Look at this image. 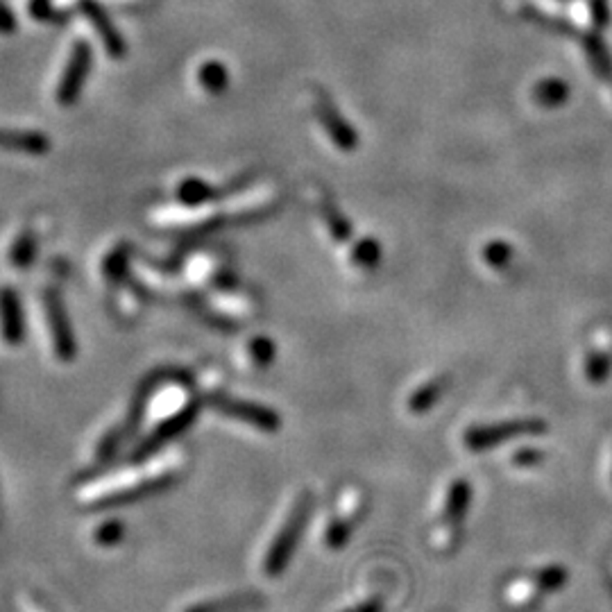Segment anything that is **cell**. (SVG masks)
<instances>
[{"label": "cell", "instance_id": "6da1fadb", "mask_svg": "<svg viewBox=\"0 0 612 612\" xmlns=\"http://www.w3.org/2000/svg\"><path fill=\"white\" fill-rule=\"evenodd\" d=\"M311 513H314V497L309 492H304L298 500V504L293 506V510H291L289 520L283 522L282 531L275 535L273 545H270L266 558H263V571L270 578L282 577L283 569L289 567L291 558L295 556V551L302 542Z\"/></svg>", "mask_w": 612, "mask_h": 612}, {"label": "cell", "instance_id": "7a4b0ae2", "mask_svg": "<svg viewBox=\"0 0 612 612\" xmlns=\"http://www.w3.org/2000/svg\"><path fill=\"white\" fill-rule=\"evenodd\" d=\"M206 407L216 408L222 415L238 420V422L247 424V427L259 429V431L273 433L279 431V427H282V420H279V415L273 408L257 404V401H247L232 395H225V392H212V395H206Z\"/></svg>", "mask_w": 612, "mask_h": 612}, {"label": "cell", "instance_id": "3957f363", "mask_svg": "<svg viewBox=\"0 0 612 612\" xmlns=\"http://www.w3.org/2000/svg\"><path fill=\"white\" fill-rule=\"evenodd\" d=\"M93 66V48L91 43L80 39V42L73 43L71 55H68V62L62 71V78L55 89V100L62 107H73L78 103L80 96L84 91V84L89 80V73Z\"/></svg>", "mask_w": 612, "mask_h": 612}, {"label": "cell", "instance_id": "277c9868", "mask_svg": "<svg viewBox=\"0 0 612 612\" xmlns=\"http://www.w3.org/2000/svg\"><path fill=\"white\" fill-rule=\"evenodd\" d=\"M43 311H46L48 331H50L52 350L59 360H73L78 356V340L73 334V324L68 318L66 304H64L62 295L55 289H46L42 295Z\"/></svg>", "mask_w": 612, "mask_h": 612}, {"label": "cell", "instance_id": "5b68a950", "mask_svg": "<svg viewBox=\"0 0 612 612\" xmlns=\"http://www.w3.org/2000/svg\"><path fill=\"white\" fill-rule=\"evenodd\" d=\"M198 413H200V404H189V407L182 408L180 413L170 415L168 420L155 427V431L150 433L145 440H141V445L132 452V463H143L150 456H155L159 449H164L166 445H170L175 438H180L182 433H186V429H190V424L196 422Z\"/></svg>", "mask_w": 612, "mask_h": 612}, {"label": "cell", "instance_id": "8992f818", "mask_svg": "<svg viewBox=\"0 0 612 612\" xmlns=\"http://www.w3.org/2000/svg\"><path fill=\"white\" fill-rule=\"evenodd\" d=\"M78 10L82 12V16L91 23V27L98 32L103 48L107 50L109 57L113 59H123L125 52H128V43H125L123 32L116 27V23L112 21L109 12L105 10L100 0H78Z\"/></svg>", "mask_w": 612, "mask_h": 612}, {"label": "cell", "instance_id": "52a82bcc", "mask_svg": "<svg viewBox=\"0 0 612 612\" xmlns=\"http://www.w3.org/2000/svg\"><path fill=\"white\" fill-rule=\"evenodd\" d=\"M0 336L7 345H21L26 340V314L21 298L12 286L0 289Z\"/></svg>", "mask_w": 612, "mask_h": 612}, {"label": "cell", "instance_id": "ba28073f", "mask_svg": "<svg viewBox=\"0 0 612 612\" xmlns=\"http://www.w3.org/2000/svg\"><path fill=\"white\" fill-rule=\"evenodd\" d=\"M0 150L16 152V155L43 157L50 152V139L36 129L0 128Z\"/></svg>", "mask_w": 612, "mask_h": 612}, {"label": "cell", "instance_id": "9c48e42d", "mask_svg": "<svg viewBox=\"0 0 612 612\" xmlns=\"http://www.w3.org/2000/svg\"><path fill=\"white\" fill-rule=\"evenodd\" d=\"M542 431L540 424L531 422H517V424H504V427H488V429H474L468 433V447L469 449H488L494 445L506 443L510 436H520V433Z\"/></svg>", "mask_w": 612, "mask_h": 612}, {"label": "cell", "instance_id": "30bf717a", "mask_svg": "<svg viewBox=\"0 0 612 612\" xmlns=\"http://www.w3.org/2000/svg\"><path fill=\"white\" fill-rule=\"evenodd\" d=\"M175 481L173 474H159V476H152V479L143 481V484L128 485L123 490H116V492H107L103 500L98 501V506H112V504H129V501H139L143 497L152 492H161V490L170 488Z\"/></svg>", "mask_w": 612, "mask_h": 612}, {"label": "cell", "instance_id": "8fae6325", "mask_svg": "<svg viewBox=\"0 0 612 612\" xmlns=\"http://www.w3.org/2000/svg\"><path fill=\"white\" fill-rule=\"evenodd\" d=\"M263 599L259 594H232V597L216 599L209 603H198L186 612H252L261 608Z\"/></svg>", "mask_w": 612, "mask_h": 612}, {"label": "cell", "instance_id": "7c38bea8", "mask_svg": "<svg viewBox=\"0 0 612 612\" xmlns=\"http://www.w3.org/2000/svg\"><path fill=\"white\" fill-rule=\"evenodd\" d=\"M318 113L324 129L329 132V136L340 145V148H352V145H354V132H352V128L345 120L340 119L334 105L327 103V100H320Z\"/></svg>", "mask_w": 612, "mask_h": 612}, {"label": "cell", "instance_id": "4fadbf2b", "mask_svg": "<svg viewBox=\"0 0 612 612\" xmlns=\"http://www.w3.org/2000/svg\"><path fill=\"white\" fill-rule=\"evenodd\" d=\"M216 198V190L212 184H206L200 177H186L177 186V200L184 206H202Z\"/></svg>", "mask_w": 612, "mask_h": 612}, {"label": "cell", "instance_id": "5bb4252c", "mask_svg": "<svg viewBox=\"0 0 612 612\" xmlns=\"http://www.w3.org/2000/svg\"><path fill=\"white\" fill-rule=\"evenodd\" d=\"M198 84L205 89L206 93L212 96H221V93L227 91L229 87V71L222 62H205L200 68H198Z\"/></svg>", "mask_w": 612, "mask_h": 612}, {"label": "cell", "instance_id": "9a60e30c", "mask_svg": "<svg viewBox=\"0 0 612 612\" xmlns=\"http://www.w3.org/2000/svg\"><path fill=\"white\" fill-rule=\"evenodd\" d=\"M469 500H472V490L465 481H456L449 488L447 501H445V520L452 524H461L469 508Z\"/></svg>", "mask_w": 612, "mask_h": 612}, {"label": "cell", "instance_id": "2e32d148", "mask_svg": "<svg viewBox=\"0 0 612 612\" xmlns=\"http://www.w3.org/2000/svg\"><path fill=\"white\" fill-rule=\"evenodd\" d=\"M36 259V236L32 232H21L10 247V263L19 270H27Z\"/></svg>", "mask_w": 612, "mask_h": 612}, {"label": "cell", "instance_id": "e0dca14e", "mask_svg": "<svg viewBox=\"0 0 612 612\" xmlns=\"http://www.w3.org/2000/svg\"><path fill=\"white\" fill-rule=\"evenodd\" d=\"M569 581V571L565 569L562 565H549L542 567L538 574H535V585L538 590L545 592V594H554V592L562 590Z\"/></svg>", "mask_w": 612, "mask_h": 612}, {"label": "cell", "instance_id": "ac0fdd59", "mask_svg": "<svg viewBox=\"0 0 612 612\" xmlns=\"http://www.w3.org/2000/svg\"><path fill=\"white\" fill-rule=\"evenodd\" d=\"M128 263H129V252L128 247L120 245L116 247L112 254L107 257V261H105V277H107L109 283H120L125 279V275H128Z\"/></svg>", "mask_w": 612, "mask_h": 612}, {"label": "cell", "instance_id": "d6986e66", "mask_svg": "<svg viewBox=\"0 0 612 612\" xmlns=\"http://www.w3.org/2000/svg\"><path fill=\"white\" fill-rule=\"evenodd\" d=\"M30 16L36 21H52V23H64L68 19V12H57L52 0H30Z\"/></svg>", "mask_w": 612, "mask_h": 612}, {"label": "cell", "instance_id": "ffe728a7", "mask_svg": "<svg viewBox=\"0 0 612 612\" xmlns=\"http://www.w3.org/2000/svg\"><path fill=\"white\" fill-rule=\"evenodd\" d=\"M93 538H96V542H98L100 546L119 545V542L125 538L123 522H119V520L105 522V524L98 526V531H96V535H93Z\"/></svg>", "mask_w": 612, "mask_h": 612}, {"label": "cell", "instance_id": "44dd1931", "mask_svg": "<svg viewBox=\"0 0 612 612\" xmlns=\"http://www.w3.org/2000/svg\"><path fill=\"white\" fill-rule=\"evenodd\" d=\"M250 356H252L257 366H270L275 359V343L270 338H266V336H259V338H254L250 343Z\"/></svg>", "mask_w": 612, "mask_h": 612}, {"label": "cell", "instance_id": "7402d4cb", "mask_svg": "<svg viewBox=\"0 0 612 612\" xmlns=\"http://www.w3.org/2000/svg\"><path fill=\"white\" fill-rule=\"evenodd\" d=\"M352 535V524H347V522L343 520H334L329 524V529H327V533H324V542H327V546H331V549H340V546H345V542L350 540Z\"/></svg>", "mask_w": 612, "mask_h": 612}, {"label": "cell", "instance_id": "603a6c76", "mask_svg": "<svg viewBox=\"0 0 612 612\" xmlns=\"http://www.w3.org/2000/svg\"><path fill=\"white\" fill-rule=\"evenodd\" d=\"M19 21H16V14L10 10L5 0H0V35H14Z\"/></svg>", "mask_w": 612, "mask_h": 612}, {"label": "cell", "instance_id": "cb8c5ba5", "mask_svg": "<svg viewBox=\"0 0 612 612\" xmlns=\"http://www.w3.org/2000/svg\"><path fill=\"white\" fill-rule=\"evenodd\" d=\"M343 612H383V603L379 599H370V601H363L354 608H347Z\"/></svg>", "mask_w": 612, "mask_h": 612}, {"label": "cell", "instance_id": "d4e9b609", "mask_svg": "<svg viewBox=\"0 0 612 612\" xmlns=\"http://www.w3.org/2000/svg\"><path fill=\"white\" fill-rule=\"evenodd\" d=\"M540 452H520L515 456V463L517 465H535L540 463Z\"/></svg>", "mask_w": 612, "mask_h": 612}]
</instances>
